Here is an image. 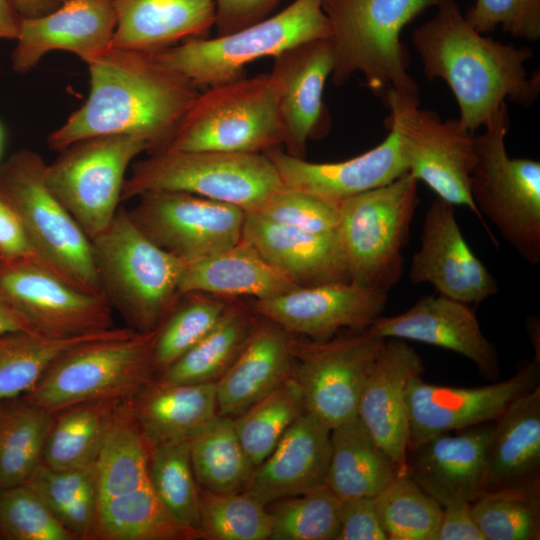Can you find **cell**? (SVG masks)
Returning <instances> with one entry per match:
<instances>
[{
    "label": "cell",
    "instance_id": "6da1fadb",
    "mask_svg": "<svg viewBox=\"0 0 540 540\" xmlns=\"http://www.w3.org/2000/svg\"><path fill=\"white\" fill-rule=\"evenodd\" d=\"M89 71L86 101L47 139L62 151L81 139L113 134L144 138L148 153L162 150L199 95L188 78L155 52L110 46L85 61Z\"/></svg>",
    "mask_w": 540,
    "mask_h": 540
},
{
    "label": "cell",
    "instance_id": "7a4b0ae2",
    "mask_svg": "<svg viewBox=\"0 0 540 540\" xmlns=\"http://www.w3.org/2000/svg\"><path fill=\"white\" fill-rule=\"evenodd\" d=\"M435 15L412 33L425 77L443 80L460 110L459 122L475 132L506 102L533 104L540 93V70L525 63L530 47L484 36L465 19L455 0H439Z\"/></svg>",
    "mask_w": 540,
    "mask_h": 540
},
{
    "label": "cell",
    "instance_id": "3957f363",
    "mask_svg": "<svg viewBox=\"0 0 540 540\" xmlns=\"http://www.w3.org/2000/svg\"><path fill=\"white\" fill-rule=\"evenodd\" d=\"M91 245L102 293L111 308L134 331L156 330L181 297L186 263L148 239L124 207Z\"/></svg>",
    "mask_w": 540,
    "mask_h": 540
},
{
    "label": "cell",
    "instance_id": "277c9868",
    "mask_svg": "<svg viewBox=\"0 0 540 540\" xmlns=\"http://www.w3.org/2000/svg\"><path fill=\"white\" fill-rule=\"evenodd\" d=\"M439 0H322L329 21L336 86L364 76L373 91L394 89L418 95L401 42L404 27Z\"/></svg>",
    "mask_w": 540,
    "mask_h": 540
},
{
    "label": "cell",
    "instance_id": "5b68a950",
    "mask_svg": "<svg viewBox=\"0 0 540 540\" xmlns=\"http://www.w3.org/2000/svg\"><path fill=\"white\" fill-rule=\"evenodd\" d=\"M157 329L114 328L103 337L75 345L22 398L56 413L83 402L133 397L154 378Z\"/></svg>",
    "mask_w": 540,
    "mask_h": 540
},
{
    "label": "cell",
    "instance_id": "8992f818",
    "mask_svg": "<svg viewBox=\"0 0 540 540\" xmlns=\"http://www.w3.org/2000/svg\"><path fill=\"white\" fill-rule=\"evenodd\" d=\"M506 102L475 135L470 195L480 214L526 262H540V162L512 158L506 149Z\"/></svg>",
    "mask_w": 540,
    "mask_h": 540
},
{
    "label": "cell",
    "instance_id": "52a82bcc",
    "mask_svg": "<svg viewBox=\"0 0 540 540\" xmlns=\"http://www.w3.org/2000/svg\"><path fill=\"white\" fill-rule=\"evenodd\" d=\"M46 164L30 149L12 153L0 164V195L18 214L43 264L73 286L104 296L91 240L50 189Z\"/></svg>",
    "mask_w": 540,
    "mask_h": 540
},
{
    "label": "cell",
    "instance_id": "ba28073f",
    "mask_svg": "<svg viewBox=\"0 0 540 540\" xmlns=\"http://www.w3.org/2000/svg\"><path fill=\"white\" fill-rule=\"evenodd\" d=\"M283 186L264 153L162 150L133 164L121 202L149 191H181L255 213Z\"/></svg>",
    "mask_w": 540,
    "mask_h": 540
},
{
    "label": "cell",
    "instance_id": "9c48e42d",
    "mask_svg": "<svg viewBox=\"0 0 540 540\" xmlns=\"http://www.w3.org/2000/svg\"><path fill=\"white\" fill-rule=\"evenodd\" d=\"M330 38L322 0H295L281 12L234 33L188 39L155 54L198 88H209L244 77L246 65L255 60Z\"/></svg>",
    "mask_w": 540,
    "mask_h": 540
},
{
    "label": "cell",
    "instance_id": "30bf717a",
    "mask_svg": "<svg viewBox=\"0 0 540 540\" xmlns=\"http://www.w3.org/2000/svg\"><path fill=\"white\" fill-rule=\"evenodd\" d=\"M283 142L275 90L261 74L200 92L162 150L264 153Z\"/></svg>",
    "mask_w": 540,
    "mask_h": 540
},
{
    "label": "cell",
    "instance_id": "8fae6325",
    "mask_svg": "<svg viewBox=\"0 0 540 540\" xmlns=\"http://www.w3.org/2000/svg\"><path fill=\"white\" fill-rule=\"evenodd\" d=\"M418 182L406 171L392 182L338 205L337 232L350 282L388 292L400 280L402 249L419 202Z\"/></svg>",
    "mask_w": 540,
    "mask_h": 540
},
{
    "label": "cell",
    "instance_id": "7c38bea8",
    "mask_svg": "<svg viewBox=\"0 0 540 540\" xmlns=\"http://www.w3.org/2000/svg\"><path fill=\"white\" fill-rule=\"evenodd\" d=\"M384 100L389 110L384 125L396 135L407 171L438 198L468 207L487 230L470 195L475 132L458 119L442 120L436 112L421 108L418 95L390 88Z\"/></svg>",
    "mask_w": 540,
    "mask_h": 540
},
{
    "label": "cell",
    "instance_id": "4fadbf2b",
    "mask_svg": "<svg viewBox=\"0 0 540 540\" xmlns=\"http://www.w3.org/2000/svg\"><path fill=\"white\" fill-rule=\"evenodd\" d=\"M144 151L148 143L140 136L101 135L72 143L46 164L50 189L90 240L114 218L126 171Z\"/></svg>",
    "mask_w": 540,
    "mask_h": 540
},
{
    "label": "cell",
    "instance_id": "5bb4252c",
    "mask_svg": "<svg viewBox=\"0 0 540 540\" xmlns=\"http://www.w3.org/2000/svg\"><path fill=\"white\" fill-rule=\"evenodd\" d=\"M384 342L368 328L325 341L293 337L291 377L301 390L306 411L331 429L355 418Z\"/></svg>",
    "mask_w": 540,
    "mask_h": 540
},
{
    "label": "cell",
    "instance_id": "9a60e30c",
    "mask_svg": "<svg viewBox=\"0 0 540 540\" xmlns=\"http://www.w3.org/2000/svg\"><path fill=\"white\" fill-rule=\"evenodd\" d=\"M127 212L148 239L185 263L237 244L243 238L246 216L238 206L168 190L139 195Z\"/></svg>",
    "mask_w": 540,
    "mask_h": 540
},
{
    "label": "cell",
    "instance_id": "2e32d148",
    "mask_svg": "<svg viewBox=\"0 0 540 540\" xmlns=\"http://www.w3.org/2000/svg\"><path fill=\"white\" fill-rule=\"evenodd\" d=\"M0 295L44 335L75 336L113 327L104 296L73 286L37 259L0 257Z\"/></svg>",
    "mask_w": 540,
    "mask_h": 540
},
{
    "label": "cell",
    "instance_id": "e0dca14e",
    "mask_svg": "<svg viewBox=\"0 0 540 540\" xmlns=\"http://www.w3.org/2000/svg\"><path fill=\"white\" fill-rule=\"evenodd\" d=\"M539 384V352L510 378L480 387L442 386L427 383L421 376L412 377L405 392L408 451L435 435L496 421L516 398Z\"/></svg>",
    "mask_w": 540,
    "mask_h": 540
},
{
    "label": "cell",
    "instance_id": "ac0fdd59",
    "mask_svg": "<svg viewBox=\"0 0 540 540\" xmlns=\"http://www.w3.org/2000/svg\"><path fill=\"white\" fill-rule=\"evenodd\" d=\"M387 293L350 281L298 286L273 298L255 300L252 310L291 335L325 341L343 328H369L384 311Z\"/></svg>",
    "mask_w": 540,
    "mask_h": 540
},
{
    "label": "cell",
    "instance_id": "d6986e66",
    "mask_svg": "<svg viewBox=\"0 0 540 540\" xmlns=\"http://www.w3.org/2000/svg\"><path fill=\"white\" fill-rule=\"evenodd\" d=\"M269 73L277 100L286 153L305 158L307 142L325 136L330 116L323 91L334 66L330 39L290 47L273 57Z\"/></svg>",
    "mask_w": 540,
    "mask_h": 540
},
{
    "label": "cell",
    "instance_id": "ffe728a7",
    "mask_svg": "<svg viewBox=\"0 0 540 540\" xmlns=\"http://www.w3.org/2000/svg\"><path fill=\"white\" fill-rule=\"evenodd\" d=\"M409 279L429 283L440 295L472 304L498 293V285L467 244L454 205L435 199L422 225L421 244L412 257Z\"/></svg>",
    "mask_w": 540,
    "mask_h": 540
},
{
    "label": "cell",
    "instance_id": "44dd1931",
    "mask_svg": "<svg viewBox=\"0 0 540 540\" xmlns=\"http://www.w3.org/2000/svg\"><path fill=\"white\" fill-rule=\"evenodd\" d=\"M368 329L383 339L412 340L456 352L486 379L495 382L499 377L497 350L466 303L440 294L423 296L401 314L378 317Z\"/></svg>",
    "mask_w": 540,
    "mask_h": 540
},
{
    "label": "cell",
    "instance_id": "7402d4cb",
    "mask_svg": "<svg viewBox=\"0 0 540 540\" xmlns=\"http://www.w3.org/2000/svg\"><path fill=\"white\" fill-rule=\"evenodd\" d=\"M424 370L422 358L412 346L402 339H385L358 405L357 417L402 473H408L406 387Z\"/></svg>",
    "mask_w": 540,
    "mask_h": 540
},
{
    "label": "cell",
    "instance_id": "603a6c76",
    "mask_svg": "<svg viewBox=\"0 0 540 540\" xmlns=\"http://www.w3.org/2000/svg\"><path fill=\"white\" fill-rule=\"evenodd\" d=\"M115 29L112 0H65L44 16L21 19L12 69L27 73L55 50L74 53L85 62L112 45Z\"/></svg>",
    "mask_w": 540,
    "mask_h": 540
},
{
    "label": "cell",
    "instance_id": "cb8c5ba5",
    "mask_svg": "<svg viewBox=\"0 0 540 540\" xmlns=\"http://www.w3.org/2000/svg\"><path fill=\"white\" fill-rule=\"evenodd\" d=\"M264 154L276 168L284 186L336 206L349 197L386 185L407 171L392 131L372 149L340 162H309L278 147Z\"/></svg>",
    "mask_w": 540,
    "mask_h": 540
},
{
    "label": "cell",
    "instance_id": "d4e9b609",
    "mask_svg": "<svg viewBox=\"0 0 540 540\" xmlns=\"http://www.w3.org/2000/svg\"><path fill=\"white\" fill-rule=\"evenodd\" d=\"M331 428L309 412L284 432L244 492L264 506L326 485Z\"/></svg>",
    "mask_w": 540,
    "mask_h": 540
},
{
    "label": "cell",
    "instance_id": "484cf974",
    "mask_svg": "<svg viewBox=\"0 0 540 540\" xmlns=\"http://www.w3.org/2000/svg\"><path fill=\"white\" fill-rule=\"evenodd\" d=\"M243 237L300 286L349 282L337 231L312 232L246 213Z\"/></svg>",
    "mask_w": 540,
    "mask_h": 540
},
{
    "label": "cell",
    "instance_id": "4316f807",
    "mask_svg": "<svg viewBox=\"0 0 540 540\" xmlns=\"http://www.w3.org/2000/svg\"><path fill=\"white\" fill-rule=\"evenodd\" d=\"M492 428L480 424L427 439L408 451L409 476L441 506L454 498L472 502L481 492Z\"/></svg>",
    "mask_w": 540,
    "mask_h": 540
},
{
    "label": "cell",
    "instance_id": "83f0119b",
    "mask_svg": "<svg viewBox=\"0 0 540 540\" xmlns=\"http://www.w3.org/2000/svg\"><path fill=\"white\" fill-rule=\"evenodd\" d=\"M293 336L260 317L244 348L216 382L217 414L235 417L291 376Z\"/></svg>",
    "mask_w": 540,
    "mask_h": 540
},
{
    "label": "cell",
    "instance_id": "f1b7e54d",
    "mask_svg": "<svg viewBox=\"0 0 540 540\" xmlns=\"http://www.w3.org/2000/svg\"><path fill=\"white\" fill-rule=\"evenodd\" d=\"M116 29L112 46L158 52L192 38L209 37L214 0H112Z\"/></svg>",
    "mask_w": 540,
    "mask_h": 540
},
{
    "label": "cell",
    "instance_id": "f546056e",
    "mask_svg": "<svg viewBox=\"0 0 540 540\" xmlns=\"http://www.w3.org/2000/svg\"><path fill=\"white\" fill-rule=\"evenodd\" d=\"M540 481V385L516 398L496 420L481 492Z\"/></svg>",
    "mask_w": 540,
    "mask_h": 540
},
{
    "label": "cell",
    "instance_id": "4dcf8cb0",
    "mask_svg": "<svg viewBox=\"0 0 540 540\" xmlns=\"http://www.w3.org/2000/svg\"><path fill=\"white\" fill-rule=\"evenodd\" d=\"M298 286L243 237L228 249L186 263L180 294L203 292L224 299L245 296L263 300Z\"/></svg>",
    "mask_w": 540,
    "mask_h": 540
},
{
    "label": "cell",
    "instance_id": "1f68e13d",
    "mask_svg": "<svg viewBox=\"0 0 540 540\" xmlns=\"http://www.w3.org/2000/svg\"><path fill=\"white\" fill-rule=\"evenodd\" d=\"M131 404L148 447L190 440L217 415L216 382L144 385Z\"/></svg>",
    "mask_w": 540,
    "mask_h": 540
},
{
    "label": "cell",
    "instance_id": "d6a6232c",
    "mask_svg": "<svg viewBox=\"0 0 540 540\" xmlns=\"http://www.w3.org/2000/svg\"><path fill=\"white\" fill-rule=\"evenodd\" d=\"M326 486L340 499L375 497L402 473L361 420L331 429Z\"/></svg>",
    "mask_w": 540,
    "mask_h": 540
},
{
    "label": "cell",
    "instance_id": "836d02e7",
    "mask_svg": "<svg viewBox=\"0 0 540 540\" xmlns=\"http://www.w3.org/2000/svg\"><path fill=\"white\" fill-rule=\"evenodd\" d=\"M196 531L180 523L160 501L150 481L97 503L89 540H192Z\"/></svg>",
    "mask_w": 540,
    "mask_h": 540
},
{
    "label": "cell",
    "instance_id": "e575fe53",
    "mask_svg": "<svg viewBox=\"0 0 540 540\" xmlns=\"http://www.w3.org/2000/svg\"><path fill=\"white\" fill-rule=\"evenodd\" d=\"M149 447L131 400L115 407L94 461L98 501L133 491L149 482Z\"/></svg>",
    "mask_w": 540,
    "mask_h": 540
},
{
    "label": "cell",
    "instance_id": "d590c367",
    "mask_svg": "<svg viewBox=\"0 0 540 540\" xmlns=\"http://www.w3.org/2000/svg\"><path fill=\"white\" fill-rule=\"evenodd\" d=\"M231 303L218 324L195 346L158 374L163 383L217 382L236 360L258 320Z\"/></svg>",
    "mask_w": 540,
    "mask_h": 540
},
{
    "label": "cell",
    "instance_id": "8d00e7d4",
    "mask_svg": "<svg viewBox=\"0 0 540 540\" xmlns=\"http://www.w3.org/2000/svg\"><path fill=\"white\" fill-rule=\"evenodd\" d=\"M189 451L200 488L213 493L245 491L255 468L238 439L232 417L217 414L190 438Z\"/></svg>",
    "mask_w": 540,
    "mask_h": 540
},
{
    "label": "cell",
    "instance_id": "74e56055",
    "mask_svg": "<svg viewBox=\"0 0 540 540\" xmlns=\"http://www.w3.org/2000/svg\"><path fill=\"white\" fill-rule=\"evenodd\" d=\"M114 328L65 337L39 333L0 335V406L30 392L50 365L70 348L103 337Z\"/></svg>",
    "mask_w": 540,
    "mask_h": 540
},
{
    "label": "cell",
    "instance_id": "f35d334b",
    "mask_svg": "<svg viewBox=\"0 0 540 540\" xmlns=\"http://www.w3.org/2000/svg\"><path fill=\"white\" fill-rule=\"evenodd\" d=\"M121 400L88 401L56 412L42 462L56 468L93 465L112 413Z\"/></svg>",
    "mask_w": 540,
    "mask_h": 540
},
{
    "label": "cell",
    "instance_id": "ab89813d",
    "mask_svg": "<svg viewBox=\"0 0 540 540\" xmlns=\"http://www.w3.org/2000/svg\"><path fill=\"white\" fill-rule=\"evenodd\" d=\"M23 484L42 498L76 540H89L98 503L94 464L56 468L42 462Z\"/></svg>",
    "mask_w": 540,
    "mask_h": 540
},
{
    "label": "cell",
    "instance_id": "60d3db41",
    "mask_svg": "<svg viewBox=\"0 0 540 540\" xmlns=\"http://www.w3.org/2000/svg\"><path fill=\"white\" fill-rule=\"evenodd\" d=\"M54 414L23 398L0 406V489L23 484L42 463Z\"/></svg>",
    "mask_w": 540,
    "mask_h": 540
},
{
    "label": "cell",
    "instance_id": "b9f144b4",
    "mask_svg": "<svg viewBox=\"0 0 540 540\" xmlns=\"http://www.w3.org/2000/svg\"><path fill=\"white\" fill-rule=\"evenodd\" d=\"M305 412L301 390L290 376L233 417L238 439L254 468L269 456L288 427Z\"/></svg>",
    "mask_w": 540,
    "mask_h": 540
},
{
    "label": "cell",
    "instance_id": "7bdbcfd3",
    "mask_svg": "<svg viewBox=\"0 0 540 540\" xmlns=\"http://www.w3.org/2000/svg\"><path fill=\"white\" fill-rule=\"evenodd\" d=\"M471 509L485 540L540 539V481L480 492Z\"/></svg>",
    "mask_w": 540,
    "mask_h": 540
},
{
    "label": "cell",
    "instance_id": "ee69618b",
    "mask_svg": "<svg viewBox=\"0 0 540 540\" xmlns=\"http://www.w3.org/2000/svg\"><path fill=\"white\" fill-rule=\"evenodd\" d=\"M230 304L224 298L203 292L184 293L157 329L154 373L164 371L202 340L218 324Z\"/></svg>",
    "mask_w": 540,
    "mask_h": 540
},
{
    "label": "cell",
    "instance_id": "f6af8a7d",
    "mask_svg": "<svg viewBox=\"0 0 540 540\" xmlns=\"http://www.w3.org/2000/svg\"><path fill=\"white\" fill-rule=\"evenodd\" d=\"M149 481L167 510L199 535V486L190 460L189 441H171L149 448Z\"/></svg>",
    "mask_w": 540,
    "mask_h": 540
},
{
    "label": "cell",
    "instance_id": "bcb514c9",
    "mask_svg": "<svg viewBox=\"0 0 540 540\" xmlns=\"http://www.w3.org/2000/svg\"><path fill=\"white\" fill-rule=\"evenodd\" d=\"M374 500L388 540H435L442 506L408 473L398 474Z\"/></svg>",
    "mask_w": 540,
    "mask_h": 540
},
{
    "label": "cell",
    "instance_id": "7dc6e473",
    "mask_svg": "<svg viewBox=\"0 0 540 540\" xmlns=\"http://www.w3.org/2000/svg\"><path fill=\"white\" fill-rule=\"evenodd\" d=\"M271 504V540L337 539L341 499L326 485Z\"/></svg>",
    "mask_w": 540,
    "mask_h": 540
},
{
    "label": "cell",
    "instance_id": "c3c4849f",
    "mask_svg": "<svg viewBox=\"0 0 540 540\" xmlns=\"http://www.w3.org/2000/svg\"><path fill=\"white\" fill-rule=\"evenodd\" d=\"M199 504V539H270L271 518L266 506L244 491L213 493L199 487Z\"/></svg>",
    "mask_w": 540,
    "mask_h": 540
},
{
    "label": "cell",
    "instance_id": "681fc988",
    "mask_svg": "<svg viewBox=\"0 0 540 540\" xmlns=\"http://www.w3.org/2000/svg\"><path fill=\"white\" fill-rule=\"evenodd\" d=\"M0 536L8 540H76L25 484L0 489Z\"/></svg>",
    "mask_w": 540,
    "mask_h": 540
},
{
    "label": "cell",
    "instance_id": "f907efd6",
    "mask_svg": "<svg viewBox=\"0 0 540 540\" xmlns=\"http://www.w3.org/2000/svg\"><path fill=\"white\" fill-rule=\"evenodd\" d=\"M255 214L312 232L337 231L339 225L338 206L286 186L276 191Z\"/></svg>",
    "mask_w": 540,
    "mask_h": 540
},
{
    "label": "cell",
    "instance_id": "816d5d0a",
    "mask_svg": "<svg viewBox=\"0 0 540 540\" xmlns=\"http://www.w3.org/2000/svg\"><path fill=\"white\" fill-rule=\"evenodd\" d=\"M465 19L481 34L501 27L515 38L540 39V0H476Z\"/></svg>",
    "mask_w": 540,
    "mask_h": 540
},
{
    "label": "cell",
    "instance_id": "f5cc1de1",
    "mask_svg": "<svg viewBox=\"0 0 540 540\" xmlns=\"http://www.w3.org/2000/svg\"><path fill=\"white\" fill-rule=\"evenodd\" d=\"M336 540H388L374 497L341 499L340 529Z\"/></svg>",
    "mask_w": 540,
    "mask_h": 540
},
{
    "label": "cell",
    "instance_id": "db71d44e",
    "mask_svg": "<svg viewBox=\"0 0 540 540\" xmlns=\"http://www.w3.org/2000/svg\"><path fill=\"white\" fill-rule=\"evenodd\" d=\"M217 36L253 25L271 13L283 0H214Z\"/></svg>",
    "mask_w": 540,
    "mask_h": 540
},
{
    "label": "cell",
    "instance_id": "11a10c76",
    "mask_svg": "<svg viewBox=\"0 0 540 540\" xmlns=\"http://www.w3.org/2000/svg\"><path fill=\"white\" fill-rule=\"evenodd\" d=\"M435 540H485L473 517L471 501L454 498L442 506Z\"/></svg>",
    "mask_w": 540,
    "mask_h": 540
},
{
    "label": "cell",
    "instance_id": "9f6ffc18",
    "mask_svg": "<svg viewBox=\"0 0 540 540\" xmlns=\"http://www.w3.org/2000/svg\"><path fill=\"white\" fill-rule=\"evenodd\" d=\"M0 257L39 260L18 214L1 195Z\"/></svg>",
    "mask_w": 540,
    "mask_h": 540
},
{
    "label": "cell",
    "instance_id": "6f0895ef",
    "mask_svg": "<svg viewBox=\"0 0 540 540\" xmlns=\"http://www.w3.org/2000/svg\"><path fill=\"white\" fill-rule=\"evenodd\" d=\"M11 333L42 334L0 295V335Z\"/></svg>",
    "mask_w": 540,
    "mask_h": 540
},
{
    "label": "cell",
    "instance_id": "680465c9",
    "mask_svg": "<svg viewBox=\"0 0 540 540\" xmlns=\"http://www.w3.org/2000/svg\"><path fill=\"white\" fill-rule=\"evenodd\" d=\"M21 18H37L44 16L58 7L65 0H8Z\"/></svg>",
    "mask_w": 540,
    "mask_h": 540
},
{
    "label": "cell",
    "instance_id": "91938a15",
    "mask_svg": "<svg viewBox=\"0 0 540 540\" xmlns=\"http://www.w3.org/2000/svg\"><path fill=\"white\" fill-rule=\"evenodd\" d=\"M21 19V16L8 0H0V39L16 40Z\"/></svg>",
    "mask_w": 540,
    "mask_h": 540
},
{
    "label": "cell",
    "instance_id": "94428289",
    "mask_svg": "<svg viewBox=\"0 0 540 540\" xmlns=\"http://www.w3.org/2000/svg\"><path fill=\"white\" fill-rule=\"evenodd\" d=\"M3 142H4V133H3L2 126L0 124V156H1V153H2Z\"/></svg>",
    "mask_w": 540,
    "mask_h": 540
}]
</instances>
